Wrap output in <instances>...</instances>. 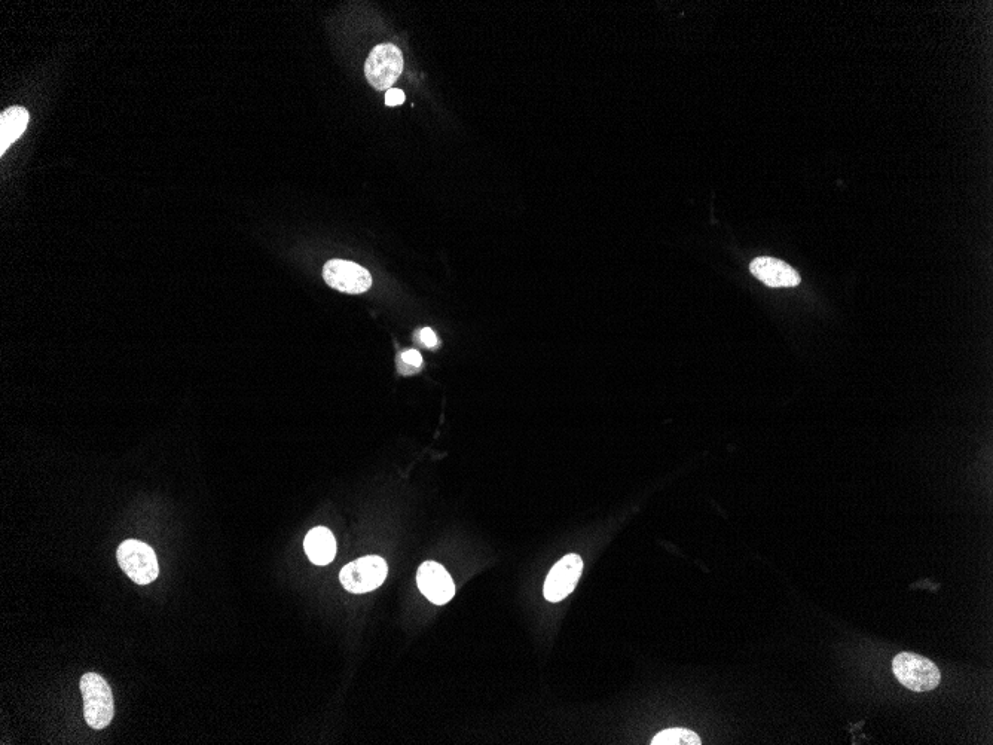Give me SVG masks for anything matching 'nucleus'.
<instances>
[{
    "label": "nucleus",
    "mask_w": 993,
    "mask_h": 745,
    "mask_svg": "<svg viewBox=\"0 0 993 745\" xmlns=\"http://www.w3.org/2000/svg\"><path fill=\"white\" fill-rule=\"evenodd\" d=\"M84 698V716L91 728L100 731L111 725L115 704L108 682L96 673H87L81 679Z\"/></svg>",
    "instance_id": "1"
},
{
    "label": "nucleus",
    "mask_w": 993,
    "mask_h": 745,
    "mask_svg": "<svg viewBox=\"0 0 993 745\" xmlns=\"http://www.w3.org/2000/svg\"><path fill=\"white\" fill-rule=\"evenodd\" d=\"M892 671L901 685L913 692H930L940 685V670L924 656L903 652L892 661Z\"/></svg>",
    "instance_id": "2"
},
{
    "label": "nucleus",
    "mask_w": 993,
    "mask_h": 745,
    "mask_svg": "<svg viewBox=\"0 0 993 745\" xmlns=\"http://www.w3.org/2000/svg\"><path fill=\"white\" fill-rule=\"evenodd\" d=\"M122 572L137 585H149L160 573L154 549L140 540H125L116 552Z\"/></svg>",
    "instance_id": "3"
},
{
    "label": "nucleus",
    "mask_w": 993,
    "mask_h": 745,
    "mask_svg": "<svg viewBox=\"0 0 993 745\" xmlns=\"http://www.w3.org/2000/svg\"><path fill=\"white\" fill-rule=\"evenodd\" d=\"M402 72V51L393 44L375 47L365 63L366 79L378 91L391 90Z\"/></svg>",
    "instance_id": "4"
},
{
    "label": "nucleus",
    "mask_w": 993,
    "mask_h": 745,
    "mask_svg": "<svg viewBox=\"0 0 993 745\" xmlns=\"http://www.w3.org/2000/svg\"><path fill=\"white\" fill-rule=\"evenodd\" d=\"M388 566L386 560L377 555L359 558L347 564L339 574L342 586L353 594H366L380 588L386 580Z\"/></svg>",
    "instance_id": "5"
},
{
    "label": "nucleus",
    "mask_w": 993,
    "mask_h": 745,
    "mask_svg": "<svg viewBox=\"0 0 993 745\" xmlns=\"http://www.w3.org/2000/svg\"><path fill=\"white\" fill-rule=\"evenodd\" d=\"M326 285L348 295H360L371 289L372 276L366 268L342 259H332L323 268Z\"/></svg>",
    "instance_id": "6"
},
{
    "label": "nucleus",
    "mask_w": 993,
    "mask_h": 745,
    "mask_svg": "<svg viewBox=\"0 0 993 745\" xmlns=\"http://www.w3.org/2000/svg\"><path fill=\"white\" fill-rule=\"evenodd\" d=\"M583 573V560L580 555L568 554L552 567L546 577L543 594L551 603L567 598L579 583Z\"/></svg>",
    "instance_id": "7"
},
{
    "label": "nucleus",
    "mask_w": 993,
    "mask_h": 745,
    "mask_svg": "<svg viewBox=\"0 0 993 745\" xmlns=\"http://www.w3.org/2000/svg\"><path fill=\"white\" fill-rule=\"evenodd\" d=\"M417 583L424 597L433 604L443 606L454 598V580L446 572L445 567L435 561L421 564L417 572Z\"/></svg>",
    "instance_id": "8"
},
{
    "label": "nucleus",
    "mask_w": 993,
    "mask_h": 745,
    "mask_svg": "<svg viewBox=\"0 0 993 745\" xmlns=\"http://www.w3.org/2000/svg\"><path fill=\"white\" fill-rule=\"evenodd\" d=\"M750 271L756 279L769 287H794L800 283L799 273L793 267L769 256L754 259Z\"/></svg>",
    "instance_id": "9"
},
{
    "label": "nucleus",
    "mask_w": 993,
    "mask_h": 745,
    "mask_svg": "<svg viewBox=\"0 0 993 745\" xmlns=\"http://www.w3.org/2000/svg\"><path fill=\"white\" fill-rule=\"evenodd\" d=\"M304 548L311 563L326 566L335 558L336 540L329 528L316 527L305 537Z\"/></svg>",
    "instance_id": "10"
},
{
    "label": "nucleus",
    "mask_w": 993,
    "mask_h": 745,
    "mask_svg": "<svg viewBox=\"0 0 993 745\" xmlns=\"http://www.w3.org/2000/svg\"><path fill=\"white\" fill-rule=\"evenodd\" d=\"M29 119V112L21 106H14V108L2 112L0 115V155L5 154L9 146L20 139L21 134L26 131Z\"/></svg>",
    "instance_id": "11"
},
{
    "label": "nucleus",
    "mask_w": 993,
    "mask_h": 745,
    "mask_svg": "<svg viewBox=\"0 0 993 745\" xmlns=\"http://www.w3.org/2000/svg\"><path fill=\"white\" fill-rule=\"evenodd\" d=\"M701 738L689 729H666L652 740V745H701Z\"/></svg>",
    "instance_id": "12"
},
{
    "label": "nucleus",
    "mask_w": 993,
    "mask_h": 745,
    "mask_svg": "<svg viewBox=\"0 0 993 745\" xmlns=\"http://www.w3.org/2000/svg\"><path fill=\"white\" fill-rule=\"evenodd\" d=\"M399 359L402 360L406 365L411 366V368H420L423 365V357L418 353L417 350H406L400 354Z\"/></svg>",
    "instance_id": "13"
},
{
    "label": "nucleus",
    "mask_w": 993,
    "mask_h": 745,
    "mask_svg": "<svg viewBox=\"0 0 993 745\" xmlns=\"http://www.w3.org/2000/svg\"><path fill=\"white\" fill-rule=\"evenodd\" d=\"M405 102V93L402 90H397V88H391V90L386 91V105L387 106H399Z\"/></svg>",
    "instance_id": "14"
},
{
    "label": "nucleus",
    "mask_w": 993,
    "mask_h": 745,
    "mask_svg": "<svg viewBox=\"0 0 993 745\" xmlns=\"http://www.w3.org/2000/svg\"><path fill=\"white\" fill-rule=\"evenodd\" d=\"M420 340L421 343H423L424 345H426V347L429 348H435L438 347L439 345L438 335H436L435 332H433L432 329L430 328L421 329Z\"/></svg>",
    "instance_id": "15"
}]
</instances>
